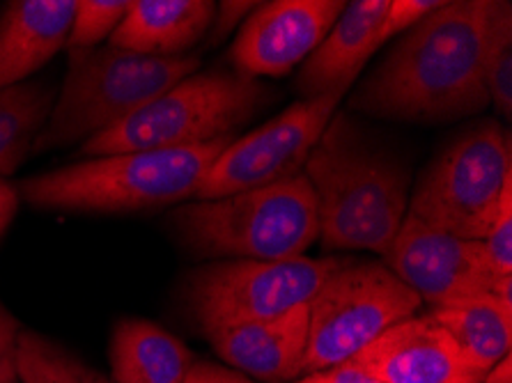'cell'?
Listing matches in <instances>:
<instances>
[{"label": "cell", "mask_w": 512, "mask_h": 383, "mask_svg": "<svg viewBox=\"0 0 512 383\" xmlns=\"http://www.w3.org/2000/svg\"><path fill=\"white\" fill-rule=\"evenodd\" d=\"M508 0H453L398 37L347 104L379 120L439 124L483 113L485 58Z\"/></svg>", "instance_id": "obj_1"}, {"label": "cell", "mask_w": 512, "mask_h": 383, "mask_svg": "<svg viewBox=\"0 0 512 383\" xmlns=\"http://www.w3.org/2000/svg\"><path fill=\"white\" fill-rule=\"evenodd\" d=\"M304 177L315 195L322 248L384 255L409 211V173L336 113L308 154Z\"/></svg>", "instance_id": "obj_2"}, {"label": "cell", "mask_w": 512, "mask_h": 383, "mask_svg": "<svg viewBox=\"0 0 512 383\" xmlns=\"http://www.w3.org/2000/svg\"><path fill=\"white\" fill-rule=\"evenodd\" d=\"M232 140L235 136L180 150L95 156L74 166L23 179L17 195L37 209L97 214L182 205L196 198L209 168Z\"/></svg>", "instance_id": "obj_3"}, {"label": "cell", "mask_w": 512, "mask_h": 383, "mask_svg": "<svg viewBox=\"0 0 512 383\" xmlns=\"http://www.w3.org/2000/svg\"><path fill=\"white\" fill-rule=\"evenodd\" d=\"M170 223L196 253L235 260H294L320 237L304 173L219 200L186 202L170 214Z\"/></svg>", "instance_id": "obj_4"}, {"label": "cell", "mask_w": 512, "mask_h": 383, "mask_svg": "<svg viewBox=\"0 0 512 383\" xmlns=\"http://www.w3.org/2000/svg\"><path fill=\"white\" fill-rule=\"evenodd\" d=\"M198 69V56H138L111 44L69 51L67 76L33 152L83 145L129 120Z\"/></svg>", "instance_id": "obj_5"}, {"label": "cell", "mask_w": 512, "mask_h": 383, "mask_svg": "<svg viewBox=\"0 0 512 383\" xmlns=\"http://www.w3.org/2000/svg\"><path fill=\"white\" fill-rule=\"evenodd\" d=\"M269 101L258 78L235 69L186 76L118 127L85 140L88 159L124 152L180 150L230 138Z\"/></svg>", "instance_id": "obj_6"}, {"label": "cell", "mask_w": 512, "mask_h": 383, "mask_svg": "<svg viewBox=\"0 0 512 383\" xmlns=\"http://www.w3.org/2000/svg\"><path fill=\"white\" fill-rule=\"evenodd\" d=\"M512 184V145L499 120L457 134L418 179L409 216L457 239L480 241Z\"/></svg>", "instance_id": "obj_7"}, {"label": "cell", "mask_w": 512, "mask_h": 383, "mask_svg": "<svg viewBox=\"0 0 512 383\" xmlns=\"http://www.w3.org/2000/svg\"><path fill=\"white\" fill-rule=\"evenodd\" d=\"M423 303L382 262L345 260L308 301V347L301 374L352 361Z\"/></svg>", "instance_id": "obj_8"}, {"label": "cell", "mask_w": 512, "mask_h": 383, "mask_svg": "<svg viewBox=\"0 0 512 383\" xmlns=\"http://www.w3.org/2000/svg\"><path fill=\"white\" fill-rule=\"evenodd\" d=\"M345 257H294L258 262L228 260L198 269L189 278V310L203 333L228 326L265 322L313 299Z\"/></svg>", "instance_id": "obj_9"}, {"label": "cell", "mask_w": 512, "mask_h": 383, "mask_svg": "<svg viewBox=\"0 0 512 383\" xmlns=\"http://www.w3.org/2000/svg\"><path fill=\"white\" fill-rule=\"evenodd\" d=\"M345 97L347 92L338 90L294 101L253 134L232 140L198 186L196 200H219L299 175Z\"/></svg>", "instance_id": "obj_10"}, {"label": "cell", "mask_w": 512, "mask_h": 383, "mask_svg": "<svg viewBox=\"0 0 512 383\" xmlns=\"http://www.w3.org/2000/svg\"><path fill=\"white\" fill-rule=\"evenodd\" d=\"M382 264L432 308L487 294L512 303V276H494L480 241L432 230L409 214L384 250Z\"/></svg>", "instance_id": "obj_11"}, {"label": "cell", "mask_w": 512, "mask_h": 383, "mask_svg": "<svg viewBox=\"0 0 512 383\" xmlns=\"http://www.w3.org/2000/svg\"><path fill=\"white\" fill-rule=\"evenodd\" d=\"M345 5L343 0L258 3L230 46L232 67L251 78L290 74L322 44Z\"/></svg>", "instance_id": "obj_12"}, {"label": "cell", "mask_w": 512, "mask_h": 383, "mask_svg": "<svg viewBox=\"0 0 512 383\" xmlns=\"http://www.w3.org/2000/svg\"><path fill=\"white\" fill-rule=\"evenodd\" d=\"M354 365L379 383H483L457 342L428 315H414L354 356Z\"/></svg>", "instance_id": "obj_13"}, {"label": "cell", "mask_w": 512, "mask_h": 383, "mask_svg": "<svg viewBox=\"0 0 512 383\" xmlns=\"http://www.w3.org/2000/svg\"><path fill=\"white\" fill-rule=\"evenodd\" d=\"M207 340L223 363L253 381H294L301 377L308 347V303L265 322L228 326L207 333Z\"/></svg>", "instance_id": "obj_14"}, {"label": "cell", "mask_w": 512, "mask_h": 383, "mask_svg": "<svg viewBox=\"0 0 512 383\" xmlns=\"http://www.w3.org/2000/svg\"><path fill=\"white\" fill-rule=\"evenodd\" d=\"M389 0H354L333 23L322 44L304 60L297 76V92L317 99L352 88L361 67L379 49V26Z\"/></svg>", "instance_id": "obj_15"}, {"label": "cell", "mask_w": 512, "mask_h": 383, "mask_svg": "<svg viewBox=\"0 0 512 383\" xmlns=\"http://www.w3.org/2000/svg\"><path fill=\"white\" fill-rule=\"evenodd\" d=\"M76 0H12L0 10V90L28 81L65 49Z\"/></svg>", "instance_id": "obj_16"}, {"label": "cell", "mask_w": 512, "mask_h": 383, "mask_svg": "<svg viewBox=\"0 0 512 383\" xmlns=\"http://www.w3.org/2000/svg\"><path fill=\"white\" fill-rule=\"evenodd\" d=\"M216 14L212 0H134L108 44L138 56H184L207 35Z\"/></svg>", "instance_id": "obj_17"}, {"label": "cell", "mask_w": 512, "mask_h": 383, "mask_svg": "<svg viewBox=\"0 0 512 383\" xmlns=\"http://www.w3.org/2000/svg\"><path fill=\"white\" fill-rule=\"evenodd\" d=\"M198 358L147 319H122L111 338L113 383H186Z\"/></svg>", "instance_id": "obj_18"}, {"label": "cell", "mask_w": 512, "mask_h": 383, "mask_svg": "<svg viewBox=\"0 0 512 383\" xmlns=\"http://www.w3.org/2000/svg\"><path fill=\"white\" fill-rule=\"evenodd\" d=\"M430 317L446 328L462 354L483 374L510 356L512 303L499 296L487 294L455 306L432 308Z\"/></svg>", "instance_id": "obj_19"}, {"label": "cell", "mask_w": 512, "mask_h": 383, "mask_svg": "<svg viewBox=\"0 0 512 383\" xmlns=\"http://www.w3.org/2000/svg\"><path fill=\"white\" fill-rule=\"evenodd\" d=\"M56 104V92L40 81L0 90V177H10L33 154L35 140Z\"/></svg>", "instance_id": "obj_20"}, {"label": "cell", "mask_w": 512, "mask_h": 383, "mask_svg": "<svg viewBox=\"0 0 512 383\" xmlns=\"http://www.w3.org/2000/svg\"><path fill=\"white\" fill-rule=\"evenodd\" d=\"M19 383H113L72 351L35 331H21L17 351Z\"/></svg>", "instance_id": "obj_21"}, {"label": "cell", "mask_w": 512, "mask_h": 383, "mask_svg": "<svg viewBox=\"0 0 512 383\" xmlns=\"http://www.w3.org/2000/svg\"><path fill=\"white\" fill-rule=\"evenodd\" d=\"M129 5V0H76V14L72 33L67 39V49H97L104 39H111L115 28L127 17Z\"/></svg>", "instance_id": "obj_22"}, {"label": "cell", "mask_w": 512, "mask_h": 383, "mask_svg": "<svg viewBox=\"0 0 512 383\" xmlns=\"http://www.w3.org/2000/svg\"><path fill=\"white\" fill-rule=\"evenodd\" d=\"M485 90L490 106L503 120L512 115V7L494 30L485 58Z\"/></svg>", "instance_id": "obj_23"}, {"label": "cell", "mask_w": 512, "mask_h": 383, "mask_svg": "<svg viewBox=\"0 0 512 383\" xmlns=\"http://www.w3.org/2000/svg\"><path fill=\"white\" fill-rule=\"evenodd\" d=\"M480 246L494 276H512V184L503 193L499 211L490 230L480 239Z\"/></svg>", "instance_id": "obj_24"}, {"label": "cell", "mask_w": 512, "mask_h": 383, "mask_svg": "<svg viewBox=\"0 0 512 383\" xmlns=\"http://www.w3.org/2000/svg\"><path fill=\"white\" fill-rule=\"evenodd\" d=\"M441 5L444 0H389L382 26H379V46H384L393 37L405 35L409 28L430 17Z\"/></svg>", "instance_id": "obj_25"}, {"label": "cell", "mask_w": 512, "mask_h": 383, "mask_svg": "<svg viewBox=\"0 0 512 383\" xmlns=\"http://www.w3.org/2000/svg\"><path fill=\"white\" fill-rule=\"evenodd\" d=\"M21 331L19 319L0 301V383H19L17 351Z\"/></svg>", "instance_id": "obj_26"}, {"label": "cell", "mask_w": 512, "mask_h": 383, "mask_svg": "<svg viewBox=\"0 0 512 383\" xmlns=\"http://www.w3.org/2000/svg\"><path fill=\"white\" fill-rule=\"evenodd\" d=\"M258 3H248V0H226V3L216 5V14L212 26H209L207 44H219L223 37H228L237 26H242L244 19L251 14Z\"/></svg>", "instance_id": "obj_27"}, {"label": "cell", "mask_w": 512, "mask_h": 383, "mask_svg": "<svg viewBox=\"0 0 512 383\" xmlns=\"http://www.w3.org/2000/svg\"><path fill=\"white\" fill-rule=\"evenodd\" d=\"M292 383H379L375 377H370L366 370H361L354 363H340L327 367V370H317L310 374H301Z\"/></svg>", "instance_id": "obj_28"}, {"label": "cell", "mask_w": 512, "mask_h": 383, "mask_svg": "<svg viewBox=\"0 0 512 383\" xmlns=\"http://www.w3.org/2000/svg\"><path fill=\"white\" fill-rule=\"evenodd\" d=\"M186 383H258L246 374L232 370V367L212 363V361H196L189 372Z\"/></svg>", "instance_id": "obj_29"}, {"label": "cell", "mask_w": 512, "mask_h": 383, "mask_svg": "<svg viewBox=\"0 0 512 383\" xmlns=\"http://www.w3.org/2000/svg\"><path fill=\"white\" fill-rule=\"evenodd\" d=\"M483 383H512V358L506 356L485 374Z\"/></svg>", "instance_id": "obj_30"}, {"label": "cell", "mask_w": 512, "mask_h": 383, "mask_svg": "<svg viewBox=\"0 0 512 383\" xmlns=\"http://www.w3.org/2000/svg\"><path fill=\"white\" fill-rule=\"evenodd\" d=\"M19 205V195L17 191H12L3 179H0V207H17Z\"/></svg>", "instance_id": "obj_31"}, {"label": "cell", "mask_w": 512, "mask_h": 383, "mask_svg": "<svg viewBox=\"0 0 512 383\" xmlns=\"http://www.w3.org/2000/svg\"><path fill=\"white\" fill-rule=\"evenodd\" d=\"M14 209H17V207H0V234L5 232L7 223H10V218L14 214Z\"/></svg>", "instance_id": "obj_32"}]
</instances>
